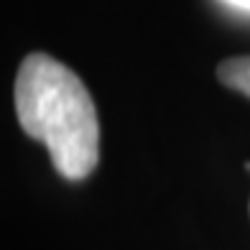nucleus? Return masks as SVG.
<instances>
[{"mask_svg": "<svg viewBox=\"0 0 250 250\" xmlns=\"http://www.w3.org/2000/svg\"><path fill=\"white\" fill-rule=\"evenodd\" d=\"M222 3L235 10H243V13H250V0H222Z\"/></svg>", "mask_w": 250, "mask_h": 250, "instance_id": "3", "label": "nucleus"}, {"mask_svg": "<svg viewBox=\"0 0 250 250\" xmlns=\"http://www.w3.org/2000/svg\"><path fill=\"white\" fill-rule=\"evenodd\" d=\"M217 79L225 84L250 97V56H235V59H225L217 66Z\"/></svg>", "mask_w": 250, "mask_h": 250, "instance_id": "2", "label": "nucleus"}, {"mask_svg": "<svg viewBox=\"0 0 250 250\" xmlns=\"http://www.w3.org/2000/svg\"><path fill=\"white\" fill-rule=\"evenodd\" d=\"M16 115L26 135L41 141L64 179H84L100 158V125L92 95L69 66L33 51L16 77Z\"/></svg>", "mask_w": 250, "mask_h": 250, "instance_id": "1", "label": "nucleus"}]
</instances>
